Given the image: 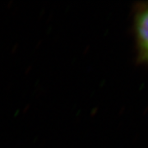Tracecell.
Listing matches in <instances>:
<instances>
[{
  "mask_svg": "<svg viewBox=\"0 0 148 148\" xmlns=\"http://www.w3.org/2000/svg\"><path fill=\"white\" fill-rule=\"evenodd\" d=\"M133 32L138 62L148 66V2L138 3L135 8Z\"/></svg>",
  "mask_w": 148,
  "mask_h": 148,
  "instance_id": "6da1fadb",
  "label": "cell"
}]
</instances>
